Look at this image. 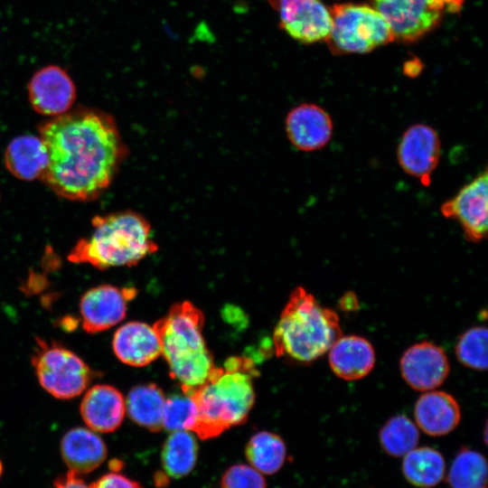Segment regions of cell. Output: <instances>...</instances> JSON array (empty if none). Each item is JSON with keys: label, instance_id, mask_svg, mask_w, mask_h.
<instances>
[{"label": "cell", "instance_id": "3957f363", "mask_svg": "<svg viewBox=\"0 0 488 488\" xmlns=\"http://www.w3.org/2000/svg\"><path fill=\"white\" fill-rule=\"evenodd\" d=\"M340 336L338 314L297 286L291 292L275 327L273 347L277 356L307 364L326 353Z\"/></svg>", "mask_w": 488, "mask_h": 488}, {"label": "cell", "instance_id": "484cf974", "mask_svg": "<svg viewBox=\"0 0 488 488\" xmlns=\"http://www.w3.org/2000/svg\"><path fill=\"white\" fill-rule=\"evenodd\" d=\"M486 478L485 458L469 448L460 450L447 475L452 488H485Z\"/></svg>", "mask_w": 488, "mask_h": 488}, {"label": "cell", "instance_id": "d6986e66", "mask_svg": "<svg viewBox=\"0 0 488 488\" xmlns=\"http://www.w3.org/2000/svg\"><path fill=\"white\" fill-rule=\"evenodd\" d=\"M107 454L103 439L90 428L73 427L64 434L61 441L63 462L69 470L80 475L99 467Z\"/></svg>", "mask_w": 488, "mask_h": 488}, {"label": "cell", "instance_id": "8992f818", "mask_svg": "<svg viewBox=\"0 0 488 488\" xmlns=\"http://www.w3.org/2000/svg\"><path fill=\"white\" fill-rule=\"evenodd\" d=\"M330 13L332 28L325 42L335 54L366 53L395 40L389 25L373 6L339 4Z\"/></svg>", "mask_w": 488, "mask_h": 488}, {"label": "cell", "instance_id": "ba28073f", "mask_svg": "<svg viewBox=\"0 0 488 488\" xmlns=\"http://www.w3.org/2000/svg\"><path fill=\"white\" fill-rule=\"evenodd\" d=\"M464 0H371L394 39L413 42L434 30L446 14L460 12Z\"/></svg>", "mask_w": 488, "mask_h": 488}, {"label": "cell", "instance_id": "f546056e", "mask_svg": "<svg viewBox=\"0 0 488 488\" xmlns=\"http://www.w3.org/2000/svg\"><path fill=\"white\" fill-rule=\"evenodd\" d=\"M221 488H266V481L262 474L251 465L238 464L223 474Z\"/></svg>", "mask_w": 488, "mask_h": 488}, {"label": "cell", "instance_id": "7402d4cb", "mask_svg": "<svg viewBox=\"0 0 488 488\" xmlns=\"http://www.w3.org/2000/svg\"><path fill=\"white\" fill-rule=\"evenodd\" d=\"M165 397L155 383L136 385L126 399V412L140 427L152 432L163 428V411Z\"/></svg>", "mask_w": 488, "mask_h": 488}, {"label": "cell", "instance_id": "52a82bcc", "mask_svg": "<svg viewBox=\"0 0 488 488\" xmlns=\"http://www.w3.org/2000/svg\"><path fill=\"white\" fill-rule=\"evenodd\" d=\"M32 364L40 385L60 399L80 395L98 374L70 349L41 338L36 339Z\"/></svg>", "mask_w": 488, "mask_h": 488}, {"label": "cell", "instance_id": "4316f807", "mask_svg": "<svg viewBox=\"0 0 488 488\" xmlns=\"http://www.w3.org/2000/svg\"><path fill=\"white\" fill-rule=\"evenodd\" d=\"M419 439L416 425L406 416L397 415L390 418L380 431V443L389 455L404 456L414 449Z\"/></svg>", "mask_w": 488, "mask_h": 488}, {"label": "cell", "instance_id": "d6a6232c", "mask_svg": "<svg viewBox=\"0 0 488 488\" xmlns=\"http://www.w3.org/2000/svg\"><path fill=\"white\" fill-rule=\"evenodd\" d=\"M340 307L344 311H354L358 308V299L354 293L347 292L339 302Z\"/></svg>", "mask_w": 488, "mask_h": 488}, {"label": "cell", "instance_id": "6da1fadb", "mask_svg": "<svg viewBox=\"0 0 488 488\" xmlns=\"http://www.w3.org/2000/svg\"><path fill=\"white\" fill-rule=\"evenodd\" d=\"M40 135L48 153L41 178L70 200L99 196L127 155L114 118L99 109L80 108L54 117L41 126Z\"/></svg>", "mask_w": 488, "mask_h": 488}, {"label": "cell", "instance_id": "f1b7e54d", "mask_svg": "<svg viewBox=\"0 0 488 488\" xmlns=\"http://www.w3.org/2000/svg\"><path fill=\"white\" fill-rule=\"evenodd\" d=\"M197 417L196 407L191 396L174 395L165 399L163 411V427L168 431H192Z\"/></svg>", "mask_w": 488, "mask_h": 488}, {"label": "cell", "instance_id": "836d02e7", "mask_svg": "<svg viewBox=\"0 0 488 488\" xmlns=\"http://www.w3.org/2000/svg\"><path fill=\"white\" fill-rule=\"evenodd\" d=\"M2 474H3V464H2V461L0 459V478L2 476Z\"/></svg>", "mask_w": 488, "mask_h": 488}, {"label": "cell", "instance_id": "e0dca14e", "mask_svg": "<svg viewBox=\"0 0 488 488\" xmlns=\"http://www.w3.org/2000/svg\"><path fill=\"white\" fill-rule=\"evenodd\" d=\"M112 347L120 361L133 367L145 366L162 354L156 331L143 322L132 321L118 327Z\"/></svg>", "mask_w": 488, "mask_h": 488}, {"label": "cell", "instance_id": "9c48e42d", "mask_svg": "<svg viewBox=\"0 0 488 488\" xmlns=\"http://www.w3.org/2000/svg\"><path fill=\"white\" fill-rule=\"evenodd\" d=\"M487 169L465 184L440 207L442 215L457 221L466 240L478 243L486 238L488 230Z\"/></svg>", "mask_w": 488, "mask_h": 488}, {"label": "cell", "instance_id": "7c38bea8", "mask_svg": "<svg viewBox=\"0 0 488 488\" xmlns=\"http://www.w3.org/2000/svg\"><path fill=\"white\" fill-rule=\"evenodd\" d=\"M137 294L134 287L100 285L86 291L80 301L82 328L88 333H100L119 324L127 304Z\"/></svg>", "mask_w": 488, "mask_h": 488}, {"label": "cell", "instance_id": "7a4b0ae2", "mask_svg": "<svg viewBox=\"0 0 488 488\" xmlns=\"http://www.w3.org/2000/svg\"><path fill=\"white\" fill-rule=\"evenodd\" d=\"M257 376L255 363L244 356H231L221 367L215 366L190 395L197 412L192 431L209 439L243 424L255 402L253 380Z\"/></svg>", "mask_w": 488, "mask_h": 488}, {"label": "cell", "instance_id": "5b68a950", "mask_svg": "<svg viewBox=\"0 0 488 488\" xmlns=\"http://www.w3.org/2000/svg\"><path fill=\"white\" fill-rule=\"evenodd\" d=\"M92 225L90 236L79 240L69 253L70 261L99 269L131 267L158 249L150 223L133 211L96 216Z\"/></svg>", "mask_w": 488, "mask_h": 488}, {"label": "cell", "instance_id": "ac0fdd59", "mask_svg": "<svg viewBox=\"0 0 488 488\" xmlns=\"http://www.w3.org/2000/svg\"><path fill=\"white\" fill-rule=\"evenodd\" d=\"M328 352L332 371L345 380H356L367 376L375 364L374 348L361 336H340Z\"/></svg>", "mask_w": 488, "mask_h": 488}, {"label": "cell", "instance_id": "44dd1931", "mask_svg": "<svg viewBox=\"0 0 488 488\" xmlns=\"http://www.w3.org/2000/svg\"><path fill=\"white\" fill-rule=\"evenodd\" d=\"M5 164L8 171L21 180L42 177L48 165L45 145L35 136H17L6 147Z\"/></svg>", "mask_w": 488, "mask_h": 488}, {"label": "cell", "instance_id": "1f68e13d", "mask_svg": "<svg viewBox=\"0 0 488 488\" xmlns=\"http://www.w3.org/2000/svg\"><path fill=\"white\" fill-rule=\"evenodd\" d=\"M53 486L54 488H89L80 474L71 470L57 477L53 482Z\"/></svg>", "mask_w": 488, "mask_h": 488}, {"label": "cell", "instance_id": "277c9868", "mask_svg": "<svg viewBox=\"0 0 488 488\" xmlns=\"http://www.w3.org/2000/svg\"><path fill=\"white\" fill-rule=\"evenodd\" d=\"M203 313L188 301L174 304L155 323L170 371L183 394L191 395L215 367L211 352L202 335Z\"/></svg>", "mask_w": 488, "mask_h": 488}, {"label": "cell", "instance_id": "83f0119b", "mask_svg": "<svg viewBox=\"0 0 488 488\" xmlns=\"http://www.w3.org/2000/svg\"><path fill=\"white\" fill-rule=\"evenodd\" d=\"M457 360L465 367L477 371L487 369V329L474 326L460 335L455 345Z\"/></svg>", "mask_w": 488, "mask_h": 488}, {"label": "cell", "instance_id": "4dcf8cb0", "mask_svg": "<svg viewBox=\"0 0 488 488\" xmlns=\"http://www.w3.org/2000/svg\"><path fill=\"white\" fill-rule=\"evenodd\" d=\"M89 485V488H143L138 482L117 471L101 475Z\"/></svg>", "mask_w": 488, "mask_h": 488}, {"label": "cell", "instance_id": "d4e9b609", "mask_svg": "<svg viewBox=\"0 0 488 488\" xmlns=\"http://www.w3.org/2000/svg\"><path fill=\"white\" fill-rule=\"evenodd\" d=\"M246 457L249 465L261 474H273L284 465L286 448L283 439L277 434L260 431L249 440Z\"/></svg>", "mask_w": 488, "mask_h": 488}, {"label": "cell", "instance_id": "9a60e30c", "mask_svg": "<svg viewBox=\"0 0 488 488\" xmlns=\"http://www.w3.org/2000/svg\"><path fill=\"white\" fill-rule=\"evenodd\" d=\"M286 132L296 149L313 152L324 148L330 142L333 123L324 108L314 103H302L287 113Z\"/></svg>", "mask_w": 488, "mask_h": 488}, {"label": "cell", "instance_id": "4fadbf2b", "mask_svg": "<svg viewBox=\"0 0 488 488\" xmlns=\"http://www.w3.org/2000/svg\"><path fill=\"white\" fill-rule=\"evenodd\" d=\"M399 365L404 380L412 389L420 391L432 390L440 386L450 370L445 351L427 341L408 347L402 354Z\"/></svg>", "mask_w": 488, "mask_h": 488}, {"label": "cell", "instance_id": "5bb4252c", "mask_svg": "<svg viewBox=\"0 0 488 488\" xmlns=\"http://www.w3.org/2000/svg\"><path fill=\"white\" fill-rule=\"evenodd\" d=\"M29 100L35 111L57 117L66 113L76 99V88L67 71L49 65L36 71L28 84Z\"/></svg>", "mask_w": 488, "mask_h": 488}, {"label": "cell", "instance_id": "cb8c5ba5", "mask_svg": "<svg viewBox=\"0 0 488 488\" xmlns=\"http://www.w3.org/2000/svg\"><path fill=\"white\" fill-rule=\"evenodd\" d=\"M402 471L411 484L429 488L443 479L445 461L442 455L432 447H415L404 455Z\"/></svg>", "mask_w": 488, "mask_h": 488}, {"label": "cell", "instance_id": "603a6c76", "mask_svg": "<svg viewBox=\"0 0 488 488\" xmlns=\"http://www.w3.org/2000/svg\"><path fill=\"white\" fill-rule=\"evenodd\" d=\"M198 444L189 431H173L165 439L162 453V467L170 478L179 479L189 474L198 458Z\"/></svg>", "mask_w": 488, "mask_h": 488}, {"label": "cell", "instance_id": "8fae6325", "mask_svg": "<svg viewBox=\"0 0 488 488\" xmlns=\"http://www.w3.org/2000/svg\"><path fill=\"white\" fill-rule=\"evenodd\" d=\"M441 140L436 130L423 123L413 124L403 133L397 147V160L408 175L430 183V176L438 165Z\"/></svg>", "mask_w": 488, "mask_h": 488}, {"label": "cell", "instance_id": "30bf717a", "mask_svg": "<svg viewBox=\"0 0 488 488\" xmlns=\"http://www.w3.org/2000/svg\"><path fill=\"white\" fill-rule=\"evenodd\" d=\"M279 16V26L303 43L325 41L332 28L328 9L320 0H267Z\"/></svg>", "mask_w": 488, "mask_h": 488}, {"label": "cell", "instance_id": "2e32d148", "mask_svg": "<svg viewBox=\"0 0 488 488\" xmlns=\"http://www.w3.org/2000/svg\"><path fill=\"white\" fill-rule=\"evenodd\" d=\"M80 412L89 428L99 433H110L124 420L126 399L117 388L97 384L84 394Z\"/></svg>", "mask_w": 488, "mask_h": 488}, {"label": "cell", "instance_id": "ffe728a7", "mask_svg": "<svg viewBox=\"0 0 488 488\" xmlns=\"http://www.w3.org/2000/svg\"><path fill=\"white\" fill-rule=\"evenodd\" d=\"M414 416L417 425L426 434L445 436L460 422L461 411L455 399L447 392L426 391L417 400Z\"/></svg>", "mask_w": 488, "mask_h": 488}]
</instances>
